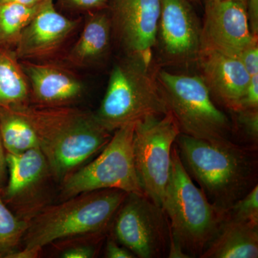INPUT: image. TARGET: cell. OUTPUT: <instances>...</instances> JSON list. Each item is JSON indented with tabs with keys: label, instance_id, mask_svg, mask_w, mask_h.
<instances>
[{
	"label": "cell",
	"instance_id": "6da1fadb",
	"mask_svg": "<svg viewBox=\"0 0 258 258\" xmlns=\"http://www.w3.org/2000/svg\"><path fill=\"white\" fill-rule=\"evenodd\" d=\"M175 143L188 174L209 201L222 211L227 212L255 185V160L243 148L181 133Z\"/></svg>",
	"mask_w": 258,
	"mask_h": 258
},
{
	"label": "cell",
	"instance_id": "7a4b0ae2",
	"mask_svg": "<svg viewBox=\"0 0 258 258\" xmlns=\"http://www.w3.org/2000/svg\"><path fill=\"white\" fill-rule=\"evenodd\" d=\"M127 195L121 190H97L42 208L28 221L23 249L40 252L42 247L58 240L79 236H101Z\"/></svg>",
	"mask_w": 258,
	"mask_h": 258
},
{
	"label": "cell",
	"instance_id": "3957f363",
	"mask_svg": "<svg viewBox=\"0 0 258 258\" xmlns=\"http://www.w3.org/2000/svg\"><path fill=\"white\" fill-rule=\"evenodd\" d=\"M161 208L170 237L189 257L202 255L218 233L227 212L212 205L185 169L176 145L171 151L170 175Z\"/></svg>",
	"mask_w": 258,
	"mask_h": 258
},
{
	"label": "cell",
	"instance_id": "277c9868",
	"mask_svg": "<svg viewBox=\"0 0 258 258\" xmlns=\"http://www.w3.org/2000/svg\"><path fill=\"white\" fill-rule=\"evenodd\" d=\"M157 69L127 57L113 66L97 120L108 132L153 115L168 113Z\"/></svg>",
	"mask_w": 258,
	"mask_h": 258
},
{
	"label": "cell",
	"instance_id": "5b68a950",
	"mask_svg": "<svg viewBox=\"0 0 258 258\" xmlns=\"http://www.w3.org/2000/svg\"><path fill=\"white\" fill-rule=\"evenodd\" d=\"M157 79L168 111L174 115L181 134L212 143L232 142L230 120L214 103L200 76L157 69Z\"/></svg>",
	"mask_w": 258,
	"mask_h": 258
},
{
	"label": "cell",
	"instance_id": "8992f818",
	"mask_svg": "<svg viewBox=\"0 0 258 258\" xmlns=\"http://www.w3.org/2000/svg\"><path fill=\"white\" fill-rule=\"evenodd\" d=\"M134 125L131 123L116 129L96 159L62 180L61 196L64 200L108 189L144 195L134 164Z\"/></svg>",
	"mask_w": 258,
	"mask_h": 258
},
{
	"label": "cell",
	"instance_id": "52a82bcc",
	"mask_svg": "<svg viewBox=\"0 0 258 258\" xmlns=\"http://www.w3.org/2000/svg\"><path fill=\"white\" fill-rule=\"evenodd\" d=\"M31 123L51 169L63 166L86 145L96 125L94 113L71 106L30 104L12 108Z\"/></svg>",
	"mask_w": 258,
	"mask_h": 258
},
{
	"label": "cell",
	"instance_id": "ba28073f",
	"mask_svg": "<svg viewBox=\"0 0 258 258\" xmlns=\"http://www.w3.org/2000/svg\"><path fill=\"white\" fill-rule=\"evenodd\" d=\"M181 134L170 111L136 122L133 152L136 171L144 195L161 207L169 175L171 151Z\"/></svg>",
	"mask_w": 258,
	"mask_h": 258
},
{
	"label": "cell",
	"instance_id": "9c48e42d",
	"mask_svg": "<svg viewBox=\"0 0 258 258\" xmlns=\"http://www.w3.org/2000/svg\"><path fill=\"white\" fill-rule=\"evenodd\" d=\"M113 233L137 257H161L168 252L170 230L165 212L145 195L128 194L114 217Z\"/></svg>",
	"mask_w": 258,
	"mask_h": 258
},
{
	"label": "cell",
	"instance_id": "30bf717a",
	"mask_svg": "<svg viewBox=\"0 0 258 258\" xmlns=\"http://www.w3.org/2000/svg\"><path fill=\"white\" fill-rule=\"evenodd\" d=\"M157 46L168 66L196 64L202 47V25L189 0H161Z\"/></svg>",
	"mask_w": 258,
	"mask_h": 258
},
{
	"label": "cell",
	"instance_id": "8fae6325",
	"mask_svg": "<svg viewBox=\"0 0 258 258\" xmlns=\"http://www.w3.org/2000/svg\"><path fill=\"white\" fill-rule=\"evenodd\" d=\"M161 0H111L112 32L127 57L154 66Z\"/></svg>",
	"mask_w": 258,
	"mask_h": 258
},
{
	"label": "cell",
	"instance_id": "7c38bea8",
	"mask_svg": "<svg viewBox=\"0 0 258 258\" xmlns=\"http://www.w3.org/2000/svg\"><path fill=\"white\" fill-rule=\"evenodd\" d=\"M202 47L239 57L257 41L249 28L247 3L241 0H216L204 3Z\"/></svg>",
	"mask_w": 258,
	"mask_h": 258
},
{
	"label": "cell",
	"instance_id": "4fadbf2b",
	"mask_svg": "<svg viewBox=\"0 0 258 258\" xmlns=\"http://www.w3.org/2000/svg\"><path fill=\"white\" fill-rule=\"evenodd\" d=\"M56 10L53 0H42L37 13L20 35L15 52L20 60L36 61L60 50L79 26Z\"/></svg>",
	"mask_w": 258,
	"mask_h": 258
},
{
	"label": "cell",
	"instance_id": "5bb4252c",
	"mask_svg": "<svg viewBox=\"0 0 258 258\" xmlns=\"http://www.w3.org/2000/svg\"><path fill=\"white\" fill-rule=\"evenodd\" d=\"M196 64L212 98L231 111H238L249 82L239 57L201 48Z\"/></svg>",
	"mask_w": 258,
	"mask_h": 258
},
{
	"label": "cell",
	"instance_id": "9a60e30c",
	"mask_svg": "<svg viewBox=\"0 0 258 258\" xmlns=\"http://www.w3.org/2000/svg\"><path fill=\"white\" fill-rule=\"evenodd\" d=\"M20 61L30 86L31 104L71 106L84 93V84L69 69L55 64Z\"/></svg>",
	"mask_w": 258,
	"mask_h": 258
},
{
	"label": "cell",
	"instance_id": "2e32d148",
	"mask_svg": "<svg viewBox=\"0 0 258 258\" xmlns=\"http://www.w3.org/2000/svg\"><path fill=\"white\" fill-rule=\"evenodd\" d=\"M8 179L1 193L8 207L20 213L23 203L36 195L47 176L51 175L48 163L40 148L20 154L6 153Z\"/></svg>",
	"mask_w": 258,
	"mask_h": 258
},
{
	"label": "cell",
	"instance_id": "e0dca14e",
	"mask_svg": "<svg viewBox=\"0 0 258 258\" xmlns=\"http://www.w3.org/2000/svg\"><path fill=\"white\" fill-rule=\"evenodd\" d=\"M111 35L109 15L102 13L91 15L77 41L68 52L66 62L80 68L99 63L109 52Z\"/></svg>",
	"mask_w": 258,
	"mask_h": 258
},
{
	"label": "cell",
	"instance_id": "ac0fdd59",
	"mask_svg": "<svg viewBox=\"0 0 258 258\" xmlns=\"http://www.w3.org/2000/svg\"><path fill=\"white\" fill-rule=\"evenodd\" d=\"M258 227L227 216L202 258H257Z\"/></svg>",
	"mask_w": 258,
	"mask_h": 258
},
{
	"label": "cell",
	"instance_id": "d6986e66",
	"mask_svg": "<svg viewBox=\"0 0 258 258\" xmlns=\"http://www.w3.org/2000/svg\"><path fill=\"white\" fill-rule=\"evenodd\" d=\"M30 103L28 79L14 50L0 47V109Z\"/></svg>",
	"mask_w": 258,
	"mask_h": 258
},
{
	"label": "cell",
	"instance_id": "ffe728a7",
	"mask_svg": "<svg viewBox=\"0 0 258 258\" xmlns=\"http://www.w3.org/2000/svg\"><path fill=\"white\" fill-rule=\"evenodd\" d=\"M0 136L5 152L9 154L40 148L38 137L31 123L12 108L0 109Z\"/></svg>",
	"mask_w": 258,
	"mask_h": 258
},
{
	"label": "cell",
	"instance_id": "44dd1931",
	"mask_svg": "<svg viewBox=\"0 0 258 258\" xmlns=\"http://www.w3.org/2000/svg\"><path fill=\"white\" fill-rule=\"evenodd\" d=\"M40 4L25 6L14 3H0V47L15 51L20 35Z\"/></svg>",
	"mask_w": 258,
	"mask_h": 258
},
{
	"label": "cell",
	"instance_id": "7402d4cb",
	"mask_svg": "<svg viewBox=\"0 0 258 258\" xmlns=\"http://www.w3.org/2000/svg\"><path fill=\"white\" fill-rule=\"evenodd\" d=\"M28 225V221L13 213L0 194V258H9L18 250Z\"/></svg>",
	"mask_w": 258,
	"mask_h": 258
},
{
	"label": "cell",
	"instance_id": "603a6c76",
	"mask_svg": "<svg viewBox=\"0 0 258 258\" xmlns=\"http://www.w3.org/2000/svg\"><path fill=\"white\" fill-rule=\"evenodd\" d=\"M232 220L258 227V186L254 185L248 192L237 202L226 213Z\"/></svg>",
	"mask_w": 258,
	"mask_h": 258
},
{
	"label": "cell",
	"instance_id": "cb8c5ba5",
	"mask_svg": "<svg viewBox=\"0 0 258 258\" xmlns=\"http://www.w3.org/2000/svg\"><path fill=\"white\" fill-rule=\"evenodd\" d=\"M237 123L248 138L257 142L258 138V109H242L234 112Z\"/></svg>",
	"mask_w": 258,
	"mask_h": 258
},
{
	"label": "cell",
	"instance_id": "d4e9b609",
	"mask_svg": "<svg viewBox=\"0 0 258 258\" xmlns=\"http://www.w3.org/2000/svg\"><path fill=\"white\" fill-rule=\"evenodd\" d=\"M238 57L249 77L258 75L257 40L246 48Z\"/></svg>",
	"mask_w": 258,
	"mask_h": 258
},
{
	"label": "cell",
	"instance_id": "484cf974",
	"mask_svg": "<svg viewBox=\"0 0 258 258\" xmlns=\"http://www.w3.org/2000/svg\"><path fill=\"white\" fill-rule=\"evenodd\" d=\"M242 109H258V75L249 77L247 91L239 108Z\"/></svg>",
	"mask_w": 258,
	"mask_h": 258
},
{
	"label": "cell",
	"instance_id": "4316f807",
	"mask_svg": "<svg viewBox=\"0 0 258 258\" xmlns=\"http://www.w3.org/2000/svg\"><path fill=\"white\" fill-rule=\"evenodd\" d=\"M96 248L92 245L79 244L64 249L61 254L63 258H91L95 257Z\"/></svg>",
	"mask_w": 258,
	"mask_h": 258
},
{
	"label": "cell",
	"instance_id": "83f0119b",
	"mask_svg": "<svg viewBox=\"0 0 258 258\" xmlns=\"http://www.w3.org/2000/svg\"><path fill=\"white\" fill-rule=\"evenodd\" d=\"M70 8L75 10H99L108 4L110 0H62Z\"/></svg>",
	"mask_w": 258,
	"mask_h": 258
},
{
	"label": "cell",
	"instance_id": "f1b7e54d",
	"mask_svg": "<svg viewBox=\"0 0 258 258\" xmlns=\"http://www.w3.org/2000/svg\"><path fill=\"white\" fill-rule=\"evenodd\" d=\"M106 257L108 258H134L137 257L123 245H118L115 241L108 240L106 247Z\"/></svg>",
	"mask_w": 258,
	"mask_h": 258
},
{
	"label": "cell",
	"instance_id": "f546056e",
	"mask_svg": "<svg viewBox=\"0 0 258 258\" xmlns=\"http://www.w3.org/2000/svg\"><path fill=\"white\" fill-rule=\"evenodd\" d=\"M247 8L249 28L254 36H257L258 0H247Z\"/></svg>",
	"mask_w": 258,
	"mask_h": 258
},
{
	"label": "cell",
	"instance_id": "4dcf8cb0",
	"mask_svg": "<svg viewBox=\"0 0 258 258\" xmlns=\"http://www.w3.org/2000/svg\"><path fill=\"white\" fill-rule=\"evenodd\" d=\"M7 174H8V169H7L6 152L0 136V194L2 193L6 184Z\"/></svg>",
	"mask_w": 258,
	"mask_h": 258
},
{
	"label": "cell",
	"instance_id": "1f68e13d",
	"mask_svg": "<svg viewBox=\"0 0 258 258\" xmlns=\"http://www.w3.org/2000/svg\"><path fill=\"white\" fill-rule=\"evenodd\" d=\"M42 0H0V3H14L25 6H34L41 3Z\"/></svg>",
	"mask_w": 258,
	"mask_h": 258
},
{
	"label": "cell",
	"instance_id": "d6a6232c",
	"mask_svg": "<svg viewBox=\"0 0 258 258\" xmlns=\"http://www.w3.org/2000/svg\"><path fill=\"white\" fill-rule=\"evenodd\" d=\"M212 1H216V0H202V2H203V3H209V2ZM241 1H245L246 0H241Z\"/></svg>",
	"mask_w": 258,
	"mask_h": 258
},
{
	"label": "cell",
	"instance_id": "836d02e7",
	"mask_svg": "<svg viewBox=\"0 0 258 258\" xmlns=\"http://www.w3.org/2000/svg\"><path fill=\"white\" fill-rule=\"evenodd\" d=\"M191 3H201L202 0H189Z\"/></svg>",
	"mask_w": 258,
	"mask_h": 258
}]
</instances>
